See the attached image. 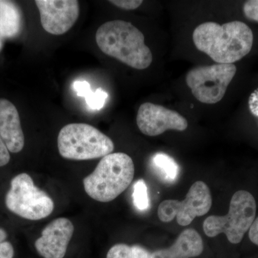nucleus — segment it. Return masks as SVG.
<instances>
[{
  "mask_svg": "<svg viewBox=\"0 0 258 258\" xmlns=\"http://www.w3.org/2000/svg\"><path fill=\"white\" fill-rule=\"evenodd\" d=\"M253 39L252 30L240 21L223 25L207 22L193 32L197 48L218 64H233L243 58L250 52Z\"/></svg>",
  "mask_w": 258,
  "mask_h": 258,
  "instance_id": "f257e3e1",
  "label": "nucleus"
},
{
  "mask_svg": "<svg viewBox=\"0 0 258 258\" xmlns=\"http://www.w3.org/2000/svg\"><path fill=\"white\" fill-rule=\"evenodd\" d=\"M97 45L106 55L137 70L152 64V51L146 45L144 35L128 22L112 20L97 30Z\"/></svg>",
  "mask_w": 258,
  "mask_h": 258,
  "instance_id": "f03ea898",
  "label": "nucleus"
},
{
  "mask_svg": "<svg viewBox=\"0 0 258 258\" xmlns=\"http://www.w3.org/2000/svg\"><path fill=\"white\" fill-rule=\"evenodd\" d=\"M135 167L125 153H111L102 158L96 169L83 179L86 194L96 201L109 203L132 184Z\"/></svg>",
  "mask_w": 258,
  "mask_h": 258,
  "instance_id": "7ed1b4c3",
  "label": "nucleus"
},
{
  "mask_svg": "<svg viewBox=\"0 0 258 258\" xmlns=\"http://www.w3.org/2000/svg\"><path fill=\"white\" fill-rule=\"evenodd\" d=\"M57 148L64 159L85 161L111 154L114 150V144L108 136L93 125L70 123L59 132Z\"/></svg>",
  "mask_w": 258,
  "mask_h": 258,
  "instance_id": "20e7f679",
  "label": "nucleus"
},
{
  "mask_svg": "<svg viewBox=\"0 0 258 258\" xmlns=\"http://www.w3.org/2000/svg\"><path fill=\"white\" fill-rule=\"evenodd\" d=\"M255 200L244 190L236 191L231 199L230 208L224 216L208 217L203 224L205 235L215 237L224 233L232 244L240 243L255 219Z\"/></svg>",
  "mask_w": 258,
  "mask_h": 258,
  "instance_id": "39448f33",
  "label": "nucleus"
},
{
  "mask_svg": "<svg viewBox=\"0 0 258 258\" xmlns=\"http://www.w3.org/2000/svg\"><path fill=\"white\" fill-rule=\"evenodd\" d=\"M5 205L15 215L32 221L50 216L55 208L52 198L39 189L26 173L18 174L11 180Z\"/></svg>",
  "mask_w": 258,
  "mask_h": 258,
  "instance_id": "423d86ee",
  "label": "nucleus"
},
{
  "mask_svg": "<svg viewBox=\"0 0 258 258\" xmlns=\"http://www.w3.org/2000/svg\"><path fill=\"white\" fill-rule=\"evenodd\" d=\"M236 72L237 69L234 64L199 66L187 73L186 82L199 101L215 104L225 96Z\"/></svg>",
  "mask_w": 258,
  "mask_h": 258,
  "instance_id": "0eeeda50",
  "label": "nucleus"
},
{
  "mask_svg": "<svg viewBox=\"0 0 258 258\" xmlns=\"http://www.w3.org/2000/svg\"><path fill=\"white\" fill-rule=\"evenodd\" d=\"M211 191L203 181H198L191 185L183 201L166 200L159 205L158 216L163 222L172 221L176 217L179 225H190L196 217L206 215L211 209Z\"/></svg>",
  "mask_w": 258,
  "mask_h": 258,
  "instance_id": "6e6552de",
  "label": "nucleus"
},
{
  "mask_svg": "<svg viewBox=\"0 0 258 258\" xmlns=\"http://www.w3.org/2000/svg\"><path fill=\"white\" fill-rule=\"evenodd\" d=\"M137 123L141 132L149 137H157L168 130L184 132L188 127L187 120L178 112L152 103L139 107Z\"/></svg>",
  "mask_w": 258,
  "mask_h": 258,
  "instance_id": "1a4fd4ad",
  "label": "nucleus"
},
{
  "mask_svg": "<svg viewBox=\"0 0 258 258\" xmlns=\"http://www.w3.org/2000/svg\"><path fill=\"white\" fill-rule=\"evenodd\" d=\"M42 28L48 33L60 35L69 31L79 17L76 0H36Z\"/></svg>",
  "mask_w": 258,
  "mask_h": 258,
  "instance_id": "9d476101",
  "label": "nucleus"
},
{
  "mask_svg": "<svg viewBox=\"0 0 258 258\" xmlns=\"http://www.w3.org/2000/svg\"><path fill=\"white\" fill-rule=\"evenodd\" d=\"M69 219L59 217L50 222L35 242L37 253L43 258H64L74 233Z\"/></svg>",
  "mask_w": 258,
  "mask_h": 258,
  "instance_id": "9b49d317",
  "label": "nucleus"
},
{
  "mask_svg": "<svg viewBox=\"0 0 258 258\" xmlns=\"http://www.w3.org/2000/svg\"><path fill=\"white\" fill-rule=\"evenodd\" d=\"M0 137L12 153H19L25 146V136L16 107L8 100L0 99Z\"/></svg>",
  "mask_w": 258,
  "mask_h": 258,
  "instance_id": "f8f14e48",
  "label": "nucleus"
},
{
  "mask_svg": "<svg viewBox=\"0 0 258 258\" xmlns=\"http://www.w3.org/2000/svg\"><path fill=\"white\" fill-rule=\"evenodd\" d=\"M204 244L201 236L194 229H186L168 248L157 249L152 258H192L203 253Z\"/></svg>",
  "mask_w": 258,
  "mask_h": 258,
  "instance_id": "ddd939ff",
  "label": "nucleus"
},
{
  "mask_svg": "<svg viewBox=\"0 0 258 258\" xmlns=\"http://www.w3.org/2000/svg\"><path fill=\"white\" fill-rule=\"evenodd\" d=\"M21 12L15 3L0 0V38L16 36L21 30Z\"/></svg>",
  "mask_w": 258,
  "mask_h": 258,
  "instance_id": "4468645a",
  "label": "nucleus"
},
{
  "mask_svg": "<svg viewBox=\"0 0 258 258\" xmlns=\"http://www.w3.org/2000/svg\"><path fill=\"white\" fill-rule=\"evenodd\" d=\"M152 166L159 179L167 184L175 182L179 174V166L168 154L157 153L152 159Z\"/></svg>",
  "mask_w": 258,
  "mask_h": 258,
  "instance_id": "2eb2a0df",
  "label": "nucleus"
},
{
  "mask_svg": "<svg viewBox=\"0 0 258 258\" xmlns=\"http://www.w3.org/2000/svg\"><path fill=\"white\" fill-rule=\"evenodd\" d=\"M106 258H152V253L142 246L120 243L110 248Z\"/></svg>",
  "mask_w": 258,
  "mask_h": 258,
  "instance_id": "dca6fc26",
  "label": "nucleus"
},
{
  "mask_svg": "<svg viewBox=\"0 0 258 258\" xmlns=\"http://www.w3.org/2000/svg\"><path fill=\"white\" fill-rule=\"evenodd\" d=\"M132 198L134 206L139 211H147L150 208L147 185L144 179H139L134 184Z\"/></svg>",
  "mask_w": 258,
  "mask_h": 258,
  "instance_id": "f3484780",
  "label": "nucleus"
},
{
  "mask_svg": "<svg viewBox=\"0 0 258 258\" xmlns=\"http://www.w3.org/2000/svg\"><path fill=\"white\" fill-rule=\"evenodd\" d=\"M108 97V94L106 91H103L101 88H98L95 92L91 90L85 96V99L91 109L101 110L104 106Z\"/></svg>",
  "mask_w": 258,
  "mask_h": 258,
  "instance_id": "a211bd4d",
  "label": "nucleus"
},
{
  "mask_svg": "<svg viewBox=\"0 0 258 258\" xmlns=\"http://www.w3.org/2000/svg\"><path fill=\"white\" fill-rule=\"evenodd\" d=\"M243 13L246 18L258 23V0H249L243 6Z\"/></svg>",
  "mask_w": 258,
  "mask_h": 258,
  "instance_id": "6ab92c4d",
  "label": "nucleus"
},
{
  "mask_svg": "<svg viewBox=\"0 0 258 258\" xmlns=\"http://www.w3.org/2000/svg\"><path fill=\"white\" fill-rule=\"evenodd\" d=\"M110 3L120 8L125 10H133L137 9L143 3L142 0H113Z\"/></svg>",
  "mask_w": 258,
  "mask_h": 258,
  "instance_id": "aec40b11",
  "label": "nucleus"
},
{
  "mask_svg": "<svg viewBox=\"0 0 258 258\" xmlns=\"http://www.w3.org/2000/svg\"><path fill=\"white\" fill-rule=\"evenodd\" d=\"M15 249L13 244L8 241L0 244V258H13Z\"/></svg>",
  "mask_w": 258,
  "mask_h": 258,
  "instance_id": "412c9836",
  "label": "nucleus"
},
{
  "mask_svg": "<svg viewBox=\"0 0 258 258\" xmlns=\"http://www.w3.org/2000/svg\"><path fill=\"white\" fill-rule=\"evenodd\" d=\"M74 88L78 96L84 98L91 91V86L87 81H76L74 83Z\"/></svg>",
  "mask_w": 258,
  "mask_h": 258,
  "instance_id": "4be33fe9",
  "label": "nucleus"
},
{
  "mask_svg": "<svg viewBox=\"0 0 258 258\" xmlns=\"http://www.w3.org/2000/svg\"><path fill=\"white\" fill-rule=\"evenodd\" d=\"M10 161V154L3 139L0 137V167L6 166Z\"/></svg>",
  "mask_w": 258,
  "mask_h": 258,
  "instance_id": "5701e85b",
  "label": "nucleus"
},
{
  "mask_svg": "<svg viewBox=\"0 0 258 258\" xmlns=\"http://www.w3.org/2000/svg\"><path fill=\"white\" fill-rule=\"evenodd\" d=\"M248 105L251 113L258 118V88L251 93Z\"/></svg>",
  "mask_w": 258,
  "mask_h": 258,
  "instance_id": "b1692460",
  "label": "nucleus"
},
{
  "mask_svg": "<svg viewBox=\"0 0 258 258\" xmlns=\"http://www.w3.org/2000/svg\"><path fill=\"white\" fill-rule=\"evenodd\" d=\"M249 238L252 243L258 246V217L254 219L253 223L249 228Z\"/></svg>",
  "mask_w": 258,
  "mask_h": 258,
  "instance_id": "393cba45",
  "label": "nucleus"
},
{
  "mask_svg": "<svg viewBox=\"0 0 258 258\" xmlns=\"http://www.w3.org/2000/svg\"><path fill=\"white\" fill-rule=\"evenodd\" d=\"M7 237H8V233H7L6 231L4 229L0 228V244L5 242Z\"/></svg>",
  "mask_w": 258,
  "mask_h": 258,
  "instance_id": "a878e982",
  "label": "nucleus"
},
{
  "mask_svg": "<svg viewBox=\"0 0 258 258\" xmlns=\"http://www.w3.org/2000/svg\"><path fill=\"white\" fill-rule=\"evenodd\" d=\"M3 40H2V38H0V50H2V47H3Z\"/></svg>",
  "mask_w": 258,
  "mask_h": 258,
  "instance_id": "bb28decb",
  "label": "nucleus"
}]
</instances>
